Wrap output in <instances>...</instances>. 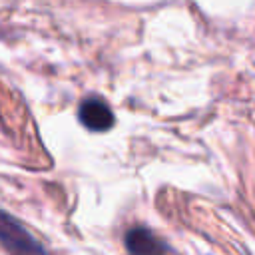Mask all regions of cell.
Instances as JSON below:
<instances>
[{"label":"cell","mask_w":255,"mask_h":255,"mask_svg":"<svg viewBox=\"0 0 255 255\" xmlns=\"http://www.w3.org/2000/svg\"><path fill=\"white\" fill-rule=\"evenodd\" d=\"M78 118L90 131H108L114 126V114L102 98H86L80 104Z\"/></svg>","instance_id":"2"},{"label":"cell","mask_w":255,"mask_h":255,"mask_svg":"<svg viewBox=\"0 0 255 255\" xmlns=\"http://www.w3.org/2000/svg\"><path fill=\"white\" fill-rule=\"evenodd\" d=\"M0 245L10 255H48L44 245L10 213L0 209Z\"/></svg>","instance_id":"1"},{"label":"cell","mask_w":255,"mask_h":255,"mask_svg":"<svg viewBox=\"0 0 255 255\" xmlns=\"http://www.w3.org/2000/svg\"><path fill=\"white\" fill-rule=\"evenodd\" d=\"M129 255H167V245L147 227H131L124 237Z\"/></svg>","instance_id":"3"}]
</instances>
